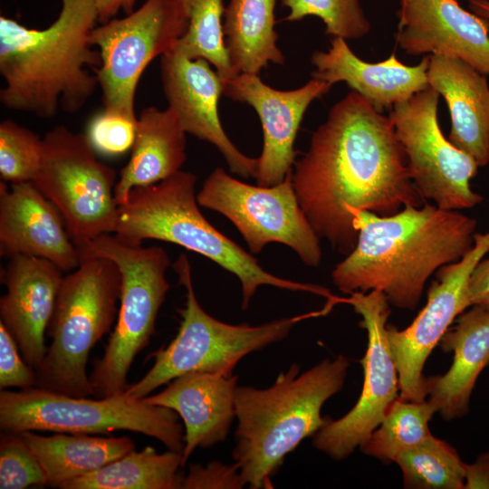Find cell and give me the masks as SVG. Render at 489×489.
<instances>
[{"label":"cell","mask_w":489,"mask_h":489,"mask_svg":"<svg viewBox=\"0 0 489 489\" xmlns=\"http://www.w3.org/2000/svg\"><path fill=\"white\" fill-rule=\"evenodd\" d=\"M396 41L409 55L456 58L489 75V31L458 0H400Z\"/></svg>","instance_id":"obj_18"},{"label":"cell","mask_w":489,"mask_h":489,"mask_svg":"<svg viewBox=\"0 0 489 489\" xmlns=\"http://www.w3.org/2000/svg\"><path fill=\"white\" fill-rule=\"evenodd\" d=\"M62 278L52 262L26 255L10 257L2 273L6 293L0 298V321L35 370L47 351L45 334Z\"/></svg>","instance_id":"obj_20"},{"label":"cell","mask_w":489,"mask_h":489,"mask_svg":"<svg viewBox=\"0 0 489 489\" xmlns=\"http://www.w3.org/2000/svg\"><path fill=\"white\" fill-rule=\"evenodd\" d=\"M18 434L40 463L47 486L54 488H62L135 449L129 436L74 433L43 436L30 430Z\"/></svg>","instance_id":"obj_26"},{"label":"cell","mask_w":489,"mask_h":489,"mask_svg":"<svg viewBox=\"0 0 489 489\" xmlns=\"http://www.w3.org/2000/svg\"><path fill=\"white\" fill-rule=\"evenodd\" d=\"M292 183L319 238L346 255L358 239L351 211L385 216L426 202L390 119L354 91L312 133L308 150L293 164Z\"/></svg>","instance_id":"obj_1"},{"label":"cell","mask_w":489,"mask_h":489,"mask_svg":"<svg viewBox=\"0 0 489 489\" xmlns=\"http://www.w3.org/2000/svg\"><path fill=\"white\" fill-rule=\"evenodd\" d=\"M474 239V246L465 255L436 272V280L427 291V304L408 327L398 330L392 324L387 325L401 399L426 400L424 364L455 319L470 307L468 281L489 251V231L475 233Z\"/></svg>","instance_id":"obj_15"},{"label":"cell","mask_w":489,"mask_h":489,"mask_svg":"<svg viewBox=\"0 0 489 489\" xmlns=\"http://www.w3.org/2000/svg\"><path fill=\"white\" fill-rule=\"evenodd\" d=\"M188 24L174 52L191 59L209 62L224 81L235 72L230 63L225 44L222 16L223 0H183Z\"/></svg>","instance_id":"obj_31"},{"label":"cell","mask_w":489,"mask_h":489,"mask_svg":"<svg viewBox=\"0 0 489 489\" xmlns=\"http://www.w3.org/2000/svg\"><path fill=\"white\" fill-rule=\"evenodd\" d=\"M179 283L187 290L186 302L178 312L181 322L176 337L150 354L152 367L137 382L129 384L126 395L143 398L160 386L190 372L233 375L237 363L251 352L260 350L288 336L299 321L323 314V310L275 320L262 325L229 324L212 317L199 304L193 287L190 265L185 254L174 264Z\"/></svg>","instance_id":"obj_8"},{"label":"cell","mask_w":489,"mask_h":489,"mask_svg":"<svg viewBox=\"0 0 489 489\" xmlns=\"http://www.w3.org/2000/svg\"><path fill=\"white\" fill-rule=\"evenodd\" d=\"M345 299L362 321L368 345L361 360L364 380L355 406L337 420L327 423L313 436L312 445L335 460H342L360 447L380 425L392 403L399 397L398 375L389 349L387 321L390 303L377 290L355 292Z\"/></svg>","instance_id":"obj_14"},{"label":"cell","mask_w":489,"mask_h":489,"mask_svg":"<svg viewBox=\"0 0 489 489\" xmlns=\"http://www.w3.org/2000/svg\"><path fill=\"white\" fill-rule=\"evenodd\" d=\"M163 91L186 133L215 146L231 172L255 177L257 159L243 154L221 124L218 101L224 80L203 58L191 59L176 52L161 56Z\"/></svg>","instance_id":"obj_17"},{"label":"cell","mask_w":489,"mask_h":489,"mask_svg":"<svg viewBox=\"0 0 489 489\" xmlns=\"http://www.w3.org/2000/svg\"><path fill=\"white\" fill-rule=\"evenodd\" d=\"M282 5L290 10L286 21L316 16L323 22L325 34L332 38L357 40L371 29L360 0H282Z\"/></svg>","instance_id":"obj_32"},{"label":"cell","mask_w":489,"mask_h":489,"mask_svg":"<svg viewBox=\"0 0 489 489\" xmlns=\"http://www.w3.org/2000/svg\"><path fill=\"white\" fill-rule=\"evenodd\" d=\"M196 182L193 173L179 170L160 182L133 188L119 206L114 234L134 243L147 239L172 243L210 259L239 279L243 310L261 285L331 296L324 287L265 271L253 255L206 220L198 207Z\"/></svg>","instance_id":"obj_5"},{"label":"cell","mask_w":489,"mask_h":489,"mask_svg":"<svg viewBox=\"0 0 489 489\" xmlns=\"http://www.w3.org/2000/svg\"><path fill=\"white\" fill-rule=\"evenodd\" d=\"M80 259L102 256L113 261L120 273V309L114 329L101 358L90 375L94 397L123 394L136 356L149 343L156 320L170 289L166 273L170 259L161 246H143L116 234H104L75 244Z\"/></svg>","instance_id":"obj_7"},{"label":"cell","mask_w":489,"mask_h":489,"mask_svg":"<svg viewBox=\"0 0 489 489\" xmlns=\"http://www.w3.org/2000/svg\"><path fill=\"white\" fill-rule=\"evenodd\" d=\"M468 10L478 16L489 31V0H467Z\"/></svg>","instance_id":"obj_41"},{"label":"cell","mask_w":489,"mask_h":489,"mask_svg":"<svg viewBox=\"0 0 489 489\" xmlns=\"http://www.w3.org/2000/svg\"><path fill=\"white\" fill-rule=\"evenodd\" d=\"M350 366L339 355L300 373L294 362L266 388L237 386L232 457L245 485L267 488L285 457L328 421L323 404L340 391Z\"/></svg>","instance_id":"obj_4"},{"label":"cell","mask_w":489,"mask_h":489,"mask_svg":"<svg viewBox=\"0 0 489 489\" xmlns=\"http://www.w3.org/2000/svg\"><path fill=\"white\" fill-rule=\"evenodd\" d=\"M187 24L183 0H146L127 16L93 28L90 42L100 53L94 73L105 111L138 119L135 96L140 76L154 58L174 51Z\"/></svg>","instance_id":"obj_11"},{"label":"cell","mask_w":489,"mask_h":489,"mask_svg":"<svg viewBox=\"0 0 489 489\" xmlns=\"http://www.w3.org/2000/svg\"><path fill=\"white\" fill-rule=\"evenodd\" d=\"M137 120L103 110L90 122L87 137L96 152L118 156L132 149Z\"/></svg>","instance_id":"obj_35"},{"label":"cell","mask_w":489,"mask_h":489,"mask_svg":"<svg viewBox=\"0 0 489 489\" xmlns=\"http://www.w3.org/2000/svg\"><path fill=\"white\" fill-rule=\"evenodd\" d=\"M471 306L489 308V257L482 259L473 270L467 285Z\"/></svg>","instance_id":"obj_38"},{"label":"cell","mask_w":489,"mask_h":489,"mask_svg":"<svg viewBox=\"0 0 489 489\" xmlns=\"http://www.w3.org/2000/svg\"><path fill=\"white\" fill-rule=\"evenodd\" d=\"M172 409L126 395L89 398L33 387L0 392L3 432L52 431L108 435L126 430L151 436L168 450L184 449V428Z\"/></svg>","instance_id":"obj_9"},{"label":"cell","mask_w":489,"mask_h":489,"mask_svg":"<svg viewBox=\"0 0 489 489\" xmlns=\"http://www.w3.org/2000/svg\"><path fill=\"white\" fill-rule=\"evenodd\" d=\"M237 376L211 372L181 375L160 392L147 396L149 404L174 410L184 424V466L197 448L224 442L235 417Z\"/></svg>","instance_id":"obj_21"},{"label":"cell","mask_w":489,"mask_h":489,"mask_svg":"<svg viewBox=\"0 0 489 489\" xmlns=\"http://www.w3.org/2000/svg\"><path fill=\"white\" fill-rule=\"evenodd\" d=\"M0 248L46 259L62 272L74 270L80 254L56 206L32 182H0Z\"/></svg>","instance_id":"obj_19"},{"label":"cell","mask_w":489,"mask_h":489,"mask_svg":"<svg viewBox=\"0 0 489 489\" xmlns=\"http://www.w3.org/2000/svg\"><path fill=\"white\" fill-rule=\"evenodd\" d=\"M438 345L454 353L453 363L445 374L425 378V388L436 413L452 420L468 413L476 379L489 364V308L465 310Z\"/></svg>","instance_id":"obj_24"},{"label":"cell","mask_w":489,"mask_h":489,"mask_svg":"<svg viewBox=\"0 0 489 489\" xmlns=\"http://www.w3.org/2000/svg\"><path fill=\"white\" fill-rule=\"evenodd\" d=\"M436 408L430 400L408 401L399 397L392 403L380 425L360 446V450L384 464L412 448L432 434L428 423Z\"/></svg>","instance_id":"obj_29"},{"label":"cell","mask_w":489,"mask_h":489,"mask_svg":"<svg viewBox=\"0 0 489 489\" xmlns=\"http://www.w3.org/2000/svg\"><path fill=\"white\" fill-rule=\"evenodd\" d=\"M120 285L117 264L102 256L82 257L63 275L46 331L51 343L36 370L37 388L76 398L94 396L88 359L112 328Z\"/></svg>","instance_id":"obj_6"},{"label":"cell","mask_w":489,"mask_h":489,"mask_svg":"<svg viewBox=\"0 0 489 489\" xmlns=\"http://www.w3.org/2000/svg\"><path fill=\"white\" fill-rule=\"evenodd\" d=\"M331 88L328 82L312 78L297 89L277 90L264 83L259 74L252 73H239L224 81V94L251 106L262 124L264 142L256 158L257 185L275 186L292 169L294 143L303 116L312 102Z\"/></svg>","instance_id":"obj_16"},{"label":"cell","mask_w":489,"mask_h":489,"mask_svg":"<svg viewBox=\"0 0 489 489\" xmlns=\"http://www.w3.org/2000/svg\"><path fill=\"white\" fill-rule=\"evenodd\" d=\"M186 134L168 107L151 106L140 112L129 160L114 188L118 206L127 201L133 188L160 182L181 170L187 158Z\"/></svg>","instance_id":"obj_25"},{"label":"cell","mask_w":489,"mask_h":489,"mask_svg":"<svg viewBox=\"0 0 489 489\" xmlns=\"http://www.w3.org/2000/svg\"><path fill=\"white\" fill-rule=\"evenodd\" d=\"M353 250L331 272L343 293L382 292L390 305L415 310L428 278L474 246L477 222L426 201L391 216L353 210Z\"/></svg>","instance_id":"obj_2"},{"label":"cell","mask_w":489,"mask_h":489,"mask_svg":"<svg viewBox=\"0 0 489 489\" xmlns=\"http://www.w3.org/2000/svg\"><path fill=\"white\" fill-rule=\"evenodd\" d=\"M43 139L10 119L0 124V175L5 182L33 181L41 164Z\"/></svg>","instance_id":"obj_33"},{"label":"cell","mask_w":489,"mask_h":489,"mask_svg":"<svg viewBox=\"0 0 489 489\" xmlns=\"http://www.w3.org/2000/svg\"><path fill=\"white\" fill-rule=\"evenodd\" d=\"M98 14L95 0H62L56 20L44 29L28 28L0 16L2 105L51 119L59 109L78 112L98 86L99 51L90 35Z\"/></svg>","instance_id":"obj_3"},{"label":"cell","mask_w":489,"mask_h":489,"mask_svg":"<svg viewBox=\"0 0 489 489\" xmlns=\"http://www.w3.org/2000/svg\"><path fill=\"white\" fill-rule=\"evenodd\" d=\"M37 372L24 359L20 349L0 321V388L36 387Z\"/></svg>","instance_id":"obj_36"},{"label":"cell","mask_w":489,"mask_h":489,"mask_svg":"<svg viewBox=\"0 0 489 489\" xmlns=\"http://www.w3.org/2000/svg\"><path fill=\"white\" fill-rule=\"evenodd\" d=\"M312 76L331 86L345 82L378 110L391 109L428 86L429 55L409 66L392 53L379 62L359 58L346 40L332 38L326 51H316L311 57Z\"/></svg>","instance_id":"obj_22"},{"label":"cell","mask_w":489,"mask_h":489,"mask_svg":"<svg viewBox=\"0 0 489 489\" xmlns=\"http://www.w3.org/2000/svg\"><path fill=\"white\" fill-rule=\"evenodd\" d=\"M47 485L45 474L18 433L0 436V488L24 489Z\"/></svg>","instance_id":"obj_34"},{"label":"cell","mask_w":489,"mask_h":489,"mask_svg":"<svg viewBox=\"0 0 489 489\" xmlns=\"http://www.w3.org/2000/svg\"><path fill=\"white\" fill-rule=\"evenodd\" d=\"M199 206L216 211L238 229L253 254L270 243L292 248L308 266L321 260L320 238L302 209L292 183V169L271 187L242 182L216 168L197 194Z\"/></svg>","instance_id":"obj_12"},{"label":"cell","mask_w":489,"mask_h":489,"mask_svg":"<svg viewBox=\"0 0 489 489\" xmlns=\"http://www.w3.org/2000/svg\"><path fill=\"white\" fill-rule=\"evenodd\" d=\"M439 97L428 85L394 105L388 118L420 196L442 209L472 208L483 200L470 184L479 165L444 136L437 118Z\"/></svg>","instance_id":"obj_13"},{"label":"cell","mask_w":489,"mask_h":489,"mask_svg":"<svg viewBox=\"0 0 489 489\" xmlns=\"http://www.w3.org/2000/svg\"><path fill=\"white\" fill-rule=\"evenodd\" d=\"M394 463L401 469L405 488L464 489L465 463L450 444L433 435L400 453Z\"/></svg>","instance_id":"obj_30"},{"label":"cell","mask_w":489,"mask_h":489,"mask_svg":"<svg viewBox=\"0 0 489 489\" xmlns=\"http://www.w3.org/2000/svg\"><path fill=\"white\" fill-rule=\"evenodd\" d=\"M428 85L446 101L451 118L449 141L471 155L479 167L489 163L487 75L467 62L429 55Z\"/></svg>","instance_id":"obj_23"},{"label":"cell","mask_w":489,"mask_h":489,"mask_svg":"<svg viewBox=\"0 0 489 489\" xmlns=\"http://www.w3.org/2000/svg\"><path fill=\"white\" fill-rule=\"evenodd\" d=\"M137 0H95L98 22L105 23L112 19L119 12L127 14L132 13Z\"/></svg>","instance_id":"obj_40"},{"label":"cell","mask_w":489,"mask_h":489,"mask_svg":"<svg viewBox=\"0 0 489 489\" xmlns=\"http://www.w3.org/2000/svg\"><path fill=\"white\" fill-rule=\"evenodd\" d=\"M182 454L135 449L103 467L64 484L61 489H180Z\"/></svg>","instance_id":"obj_28"},{"label":"cell","mask_w":489,"mask_h":489,"mask_svg":"<svg viewBox=\"0 0 489 489\" xmlns=\"http://www.w3.org/2000/svg\"><path fill=\"white\" fill-rule=\"evenodd\" d=\"M276 0H230L225 9L223 32L228 58L235 74H259L269 63L283 64L278 47Z\"/></svg>","instance_id":"obj_27"},{"label":"cell","mask_w":489,"mask_h":489,"mask_svg":"<svg viewBox=\"0 0 489 489\" xmlns=\"http://www.w3.org/2000/svg\"><path fill=\"white\" fill-rule=\"evenodd\" d=\"M489 489V451L480 454L475 461L465 465L464 489Z\"/></svg>","instance_id":"obj_39"},{"label":"cell","mask_w":489,"mask_h":489,"mask_svg":"<svg viewBox=\"0 0 489 489\" xmlns=\"http://www.w3.org/2000/svg\"><path fill=\"white\" fill-rule=\"evenodd\" d=\"M116 176L98 160L87 135L58 125L43 138L42 160L32 182L60 211L77 244L114 234Z\"/></svg>","instance_id":"obj_10"},{"label":"cell","mask_w":489,"mask_h":489,"mask_svg":"<svg viewBox=\"0 0 489 489\" xmlns=\"http://www.w3.org/2000/svg\"><path fill=\"white\" fill-rule=\"evenodd\" d=\"M245 484L237 465L213 461L206 465H190L188 473L183 476V489L242 488Z\"/></svg>","instance_id":"obj_37"}]
</instances>
